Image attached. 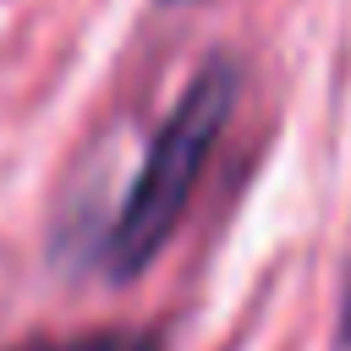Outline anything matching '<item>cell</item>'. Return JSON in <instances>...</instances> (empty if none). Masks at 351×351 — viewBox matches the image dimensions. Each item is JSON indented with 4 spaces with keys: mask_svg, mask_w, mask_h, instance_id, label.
<instances>
[{
    "mask_svg": "<svg viewBox=\"0 0 351 351\" xmlns=\"http://www.w3.org/2000/svg\"><path fill=\"white\" fill-rule=\"evenodd\" d=\"M236 93H241V66L230 55H214L192 82L186 93L176 99V110L165 115V126L154 132L132 186L121 192V208L115 219L104 225V241H99V263L110 280H137L170 241V230L181 225L203 170H208V154L219 143V132L230 126V110H236Z\"/></svg>",
    "mask_w": 351,
    "mask_h": 351,
    "instance_id": "6da1fadb",
    "label": "cell"
},
{
    "mask_svg": "<svg viewBox=\"0 0 351 351\" xmlns=\"http://www.w3.org/2000/svg\"><path fill=\"white\" fill-rule=\"evenodd\" d=\"M5 351H165V340L154 329L104 324V329H77V335H33V340H16Z\"/></svg>",
    "mask_w": 351,
    "mask_h": 351,
    "instance_id": "7a4b0ae2",
    "label": "cell"
},
{
    "mask_svg": "<svg viewBox=\"0 0 351 351\" xmlns=\"http://www.w3.org/2000/svg\"><path fill=\"white\" fill-rule=\"evenodd\" d=\"M335 329H340L335 340L351 351V274H346V291H340V324H335Z\"/></svg>",
    "mask_w": 351,
    "mask_h": 351,
    "instance_id": "3957f363",
    "label": "cell"
}]
</instances>
